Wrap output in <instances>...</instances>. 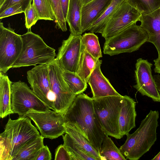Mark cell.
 Segmentation results:
<instances>
[{"label":"cell","mask_w":160,"mask_h":160,"mask_svg":"<svg viewBox=\"0 0 160 160\" xmlns=\"http://www.w3.org/2000/svg\"><path fill=\"white\" fill-rule=\"evenodd\" d=\"M4 0H0V5L2 3Z\"/></svg>","instance_id":"b9f144b4"},{"label":"cell","mask_w":160,"mask_h":160,"mask_svg":"<svg viewBox=\"0 0 160 160\" xmlns=\"http://www.w3.org/2000/svg\"><path fill=\"white\" fill-rule=\"evenodd\" d=\"M154 68V71L155 73L160 74V58L153 60Z\"/></svg>","instance_id":"74e56055"},{"label":"cell","mask_w":160,"mask_h":160,"mask_svg":"<svg viewBox=\"0 0 160 160\" xmlns=\"http://www.w3.org/2000/svg\"><path fill=\"white\" fill-rule=\"evenodd\" d=\"M61 69L64 80L74 93L77 95L85 91L87 87V84L76 73Z\"/></svg>","instance_id":"4316f807"},{"label":"cell","mask_w":160,"mask_h":160,"mask_svg":"<svg viewBox=\"0 0 160 160\" xmlns=\"http://www.w3.org/2000/svg\"><path fill=\"white\" fill-rule=\"evenodd\" d=\"M22 12H24V11L21 5L18 3L8 7L0 13V19Z\"/></svg>","instance_id":"836d02e7"},{"label":"cell","mask_w":160,"mask_h":160,"mask_svg":"<svg viewBox=\"0 0 160 160\" xmlns=\"http://www.w3.org/2000/svg\"><path fill=\"white\" fill-rule=\"evenodd\" d=\"M49 109L45 111H28L26 116L35 123L44 138L54 139L65 133L64 115Z\"/></svg>","instance_id":"30bf717a"},{"label":"cell","mask_w":160,"mask_h":160,"mask_svg":"<svg viewBox=\"0 0 160 160\" xmlns=\"http://www.w3.org/2000/svg\"><path fill=\"white\" fill-rule=\"evenodd\" d=\"M54 17L56 27L62 31L67 30L66 21L63 14L60 0H47Z\"/></svg>","instance_id":"f546056e"},{"label":"cell","mask_w":160,"mask_h":160,"mask_svg":"<svg viewBox=\"0 0 160 160\" xmlns=\"http://www.w3.org/2000/svg\"><path fill=\"white\" fill-rule=\"evenodd\" d=\"M112 0H92L82 6V33L88 30L92 24L103 13Z\"/></svg>","instance_id":"ac0fdd59"},{"label":"cell","mask_w":160,"mask_h":160,"mask_svg":"<svg viewBox=\"0 0 160 160\" xmlns=\"http://www.w3.org/2000/svg\"><path fill=\"white\" fill-rule=\"evenodd\" d=\"M48 66L52 91L55 98L53 110L64 115L77 95L72 92L64 80L62 69L56 58Z\"/></svg>","instance_id":"ba28073f"},{"label":"cell","mask_w":160,"mask_h":160,"mask_svg":"<svg viewBox=\"0 0 160 160\" xmlns=\"http://www.w3.org/2000/svg\"><path fill=\"white\" fill-rule=\"evenodd\" d=\"M21 35L16 33L8 25V28L0 22V72L5 74L17 60L22 51Z\"/></svg>","instance_id":"9c48e42d"},{"label":"cell","mask_w":160,"mask_h":160,"mask_svg":"<svg viewBox=\"0 0 160 160\" xmlns=\"http://www.w3.org/2000/svg\"><path fill=\"white\" fill-rule=\"evenodd\" d=\"M82 36L70 34L67 39L62 41L56 58L61 68L76 73L81 55Z\"/></svg>","instance_id":"5bb4252c"},{"label":"cell","mask_w":160,"mask_h":160,"mask_svg":"<svg viewBox=\"0 0 160 160\" xmlns=\"http://www.w3.org/2000/svg\"><path fill=\"white\" fill-rule=\"evenodd\" d=\"M11 109L19 117L26 116L30 110L43 111L51 109L30 89L26 83L19 81L11 85Z\"/></svg>","instance_id":"52a82bcc"},{"label":"cell","mask_w":160,"mask_h":160,"mask_svg":"<svg viewBox=\"0 0 160 160\" xmlns=\"http://www.w3.org/2000/svg\"><path fill=\"white\" fill-rule=\"evenodd\" d=\"M152 65L147 59L140 58L137 60L135 71L136 84L133 87L142 95L151 98L154 102H160V93L152 73Z\"/></svg>","instance_id":"4fadbf2b"},{"label":"cell","mask_w":160,"mask_h":160,"mask_svg":"<svg viewBox=\"0 0 160 160\" xmlns=\"http://www.w3.org/2000/svg\"><path fill=\"white\" fill-rule=\"evenodd\" d=\"M12 82L7 75L0 72V117L2 118L13 113L11 102Z\"/></svg>","instance_id":"ffe728a7"},{"label":"cell","mask_w":160,"mask_h":160,"mask_svg":"<svg viewBox=\"0 0 160 160\" xmlns=\"http://www.w3.org/2000/svg\"><path fill=\"white\" fill-rule=\"evenodd\" d=\"M136 102L127 95L122 96L119 117V133L121 138L136 127Z\"/></svg>","instance_id":"2e32d148"},{"label":"cell","mask_w":160,"mask_h":160,"mask_svg":"<svg viewBox=\"0 0 160 160\" xmlns=\"http://www.w3.org/2000/svg\"><path fill=\"white\" fill-rule=\"evenodd\" d=\"M159 113L151 110L132 134L126 135L125 143L119 149L127 159L138 160L148 151L157 139Z\"/></svg>","instance_id":"3957f363"},{"label":"cell","mask_w":160,"mask_h":160,"mask_svg":"<svg viewBox=\"0 0 160 160\" xmlns=\"http://www.w3.org/2000/svg\"><path fill=\"white\" fill-rule=\"evenodd\" d=\"M63 145L68 151L71 160H97L79 146L67 133L62 135Z\"/></svg>","instance_id":"d4e9b609"},{"label":"cell","mask_w":160,"mask_h":160,"mask_svg":"<svg viewBox=\"0 0 160 160\" xmlns=\"http://www.w3.org/2000/svg\"><path fill=\"white\" fill-rule=\"evenodd\" d=\"M139 21L141 26L147 32L148 38L147 42L153 44L160 58V8L148 14H142Z\"/></svg>","instance_id":"e0dca14e"},{"label":"cell","mask_w":160,"mask_h":160,"mask_svg":"<svg viewBox=\"0 0 160 160\" xmlns=\"http://www.w3.org/2000/svg\"><path fill=\"white\" fill-rule=\"evenodd\" d=\"M25 19V26L28 29L34 25L39 19L37 12L33 4H31L24 12Z\"/></svg>","instance_id":"1f68e13d"},{"label":"cell","mask_w":160,"mask_h":160,"mask_svg":"<svg viewBox=\"0 0 160 160\" xmlns=\"http://www.w3.org/2000/svg\"><path fill=\"white\" fill-rule=\"evenodd\" d=\"M32 0H5L0 5V13L8 7L20 3L24 12L26 9L31 4Z\"/></svg>","instance_id":"d6a6232c"},{"label":"cell","mask_w":160,"mask_h":160,"mask_svg":"<svg viewBox=\"0 0 160 160\" xmlns=\"http://www.w3.org/2000/svg\"><path fill=\"white\" fill-rule=\"evenodd\" d=\"M142 14H148L160 8V0H127Z\"/></svg>","instance_id":"f1b7e54d"},{"label":"cell","mask_w":160,"mask_h":160,"mask_svg":"<svg viewBox=\"0 0 160 160\" xmlns=\"http://www.w3.org/2000/svg\"><path fill=\"white\" fill-rule=\"evenodd\" d=\"M64 117L65 122L77 124L99 153L106 134L95 113L92 98L83 92L77 95Z\"/></svg>","instance_id":"6da1fadb"},{"label":"cell","mask_w":160,"mask_h":160,"mask_svg":"<svg viewBox=\"0 0 160 160\" xmlns=\"http://www.w3.org/2000/svg\"><path fill=\"white\" fill-rule=\"evenodd\" d=\"M148 36L140 25L134 22L119 33L106 40L103 47L105 54L112 56L124 52H131L139 49L147 42Z\"/></svg>","instance_id":"5b68a950"},{"label":"cell","mask_w":160,"mask_h":160,"mask_svg":"<svg viewBox=\"0 0 160 160\" xmlns=\"http://www.w3.org/2000/svg\"><path fill=\"white\" fill-rule=\"evenodd\" d=\"M54 160H71V156L63 144L59 145L57 148Z\"/></svg>","instance_id":"e575fe53"},{"label":"cell","mask_w":160,"mask_h":160,"mask_svg":"<svg viewBox=\"0 0 160 160\" xmlns=\"http://www.w3.org/2000/svg\"><path fill=\"white\" fill-rule=\"evenodd\" d=\"M43 139L41 136L28 142L12 160H34L38 153L44 145Z\"/></svg>","instance_id":"603a6c76"},{"label":"cell","mask_w":160,"mask_h":160,"mask_svg":"<svg viewBox=\"0 0 160 160\" xmlns=\"http://www.w3.org/2000/svg\"><path fill=\"white\" fill-rule=\"evenodd\" d=\"M21 36L22 51L12 68L48 64L55 59V50L48 46L40 36L32 32L30 29Z\"/></svg>","instance_id":"277c9868"},{"label":"cell","mask_w":160,"mask_h":160,"mask_svg":"<svg viewBox=\"0 0 160 160\" xmlns=\"http://www.w3.org/2000/svg\"><path fill=\"white\" fill-rule=\"evenodd\" d=\"M122 96H110L93 99L94 109L105 134L117 139L121 138L119 117Z\"/></svg>","instance_id":"8992f818"},{"label":"cell","mask_w":160,"mask_h":160,"mask_svg":"<svg viewBox=\"0 0 160 160\" xmlns=\"http://www.w3.org/2000/svg\"><path fill=\"white\" fill-rule=\"evenodd\" d=\"M60 1L64 16L66 20L70 0H60Z\"/></svg>","instance_id":"8d00e7d4"},{"label":"cell","mask_w":160,"mask_h":160,"mask_svg":"<svg viewBox=\"0 0 160 160\" xmlns=\"http://www.w3.org/2000/svg\"><path fill=\"white\" fill-rule=\"evenodd\" d=\"M64 127L65 133L68 134L86 152L96 158L97 160H104L90 142L83 134L77 124L67 122H65Z\"/></svg>","instance_id":"d6986e66"},{"label":"cell","mask_w":160,"mask_h":160,"mask_svg":"<svg viewBox=\"0 0 160 160\" xmlns=\"http://www.w3.org/2000/svg\"><path fill=\"white\" fill-rule=\"evenodd\" d=\"M52 154L47 145H44L34 160H51Z\"/></svg>","instance_id":"d590c367"},{"label":"cell","mask_w":160,"mask_h":160,"mask_svg":"<svg viewBox=\"0 0 160 160\" xmlns=\"http://www.w3.org/2000/svg\"><path fill=\"white\" fill-rule=\"evenodd\" d=\"M141 14L131 5L127 0L122 2L107 22L101 33L105 40L117 35L138 21Z\"/></svg>","instance_id":"8fae6325"},{"label":"cell","mask_w":160,"mask_h":160,"mask_svg":"<svg viewBox=\"0 0 160 160\" xmlns=\"http://www.w3.org/2000/svg\"><path fill=\"white\" fill-rule=\"evenodd\" d=\"M153 76L157 88L160 93V74L154 75Z\"/></svg>","instance_id":"f35d334b"},{"label":"cell","mask_w":160,"mask_h":160,"mask_svg":"<svg viewBox=\"0 0 160 160\" xmlns=\"http://www.w3.org/2000/svg\"><path fill=\"white\" fill-rule=\"evenodd\" d=\"M92 0H81L83 5L86 4Z\"/></svg>","instance_id":"60d3db41"},{"label":"cell","mask_w":160,"mask_h":160,"mask_svg":"<svg viewBox=\"0 0 160 160\" xmlns=\"http://www.w3.org/2000/svg\"><path fill=\"white\" fill-rule=\"evenodd\" d=\"M124 0H112L102 15L92 24L87 31L101 33L110 17L120 4Z\"/></svg>","instance_id":"484cf974"},{"label":"cell","mask_w":160,"mask_h":160,"mask_svg":"<svg viewBox=\"0 0 160 160\" xmlns=\"http://www.w3.org/2000/svg\"><path fill=\"white\" fill-rule=\"evenodd\" d=\"M102 60L98 59L90 76L88 82L91 88L93 99L110 96H120L102 74L101 66Z\"/></svg>","instance_id":"9a60e30c"},{"label":"cell","mask_w":160,"mask_h":160,"mask_svg":"<svg viewBox=\"0 0 160 160\" xmlns=\"http://www.w3.org/2000/svg\"><path fill=\"white\" fill-rule=\"evenodd\" d=\"M27 78L34 93L54 110L55 98L52 91L48 64L35 66L28 71Z\"/></svg>","instance_id":"7c38bea8"},{"label":"cell","mask_w":160,"mask_h":160,"mask_svg":"<svg viewBox=\"0 0 160 160\" xmlns=\"http://www.w3.org/2000/svg\"><path fill=\"white\" fill-rule=\"evenodd\" d=\"M99 153L104 160L127 159L111 138L106 134L102 142Z\"/></svg>","instance_id":"cb8c5ba5"},{"label":"cell","mask_w":160,"mask_h":160,"mask_svg":"<svg viewBox=\"0 0 160 160\" xmlns=\"http://www.w3.org/2000/svg\"><path fill=\"white\" fill-rule=\"evenodd\" d=\"M81 44L87 51L97 59L102 57L98 38L93 32L85 33L81 38Z\"/></svg>","instance_id":"83f0119b"},{"label":"cell","mask_w":160,"mask_h":160,"mask_svg":"<svg viewBox=\"0 0 160 160\" xmlns=\"http://www.w3.org/2000/svg\"><path fill=\"white\" fill-rule=\"evenodd\" d=\"M98 59L90 54L81 44L80 57L76 73L87 83Z\"/></svg>","instance_id":"7402d4cb"},{"label":"cell","mask_w":160,"mask_h":160,"mask_svg":"<svg viewBox=\"0 0 160 160\" xmlns=\"http://www.w3.org/2000/svg\"><path fill=\"white\" fill-rule=\"evenodd\" d=\"M151 160H160V151Z\"/></svg>","instance_id":"ab89813d"},{"label":"cell","mask_w":160,"mask_h":160,"mask_svg":"<svg viewBox=\"0 0 160 160\" xmlns=\"http://www.w3.org/2000/svg\"><path fill=\"white\" fill-rule=\"evenodd\" d=\"M81 0H70L66 18L70 28V34L80 35L82 32V9Z\"/></svg>","instance_id":"44dd1931"},{"label":"cell","mask_w":160,"mask_h":160,"mask_svg":"<svg viewBox=\"0 0 160 160\" xmlns=\"http://www.w3.org/2000/svg\"><path fill=\"white\" fill-rule=\"evenodd\" d=\"M32 4L38 14L39 19L54 21V17L47 0H32Z\"/></svg>","instance_id":"4dcf8cb0"},{"label":"cell","mask_w":160,"mask_h":160,"mask_svg":"<svg viewBox=\"0 0 160 160\" xmlns=\"http://www.w3.org/2000/svg\"><path fill=\"white\" fill-rule=\"evenodd\" d=\"M28 117L9 118L0 134V160H12L23 147L41 136Z\"/></svg>","instance_id":"7a4b0ae2"}]
</instances>
